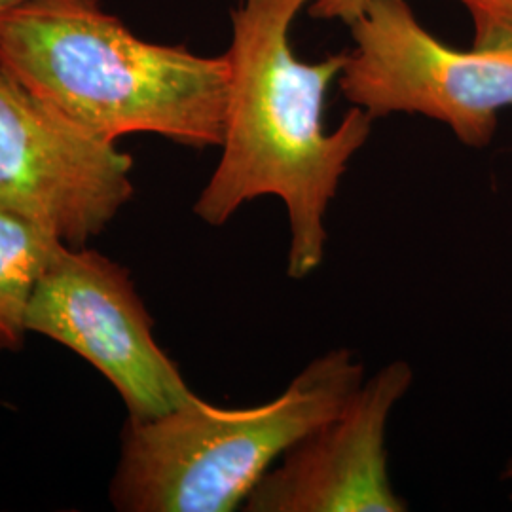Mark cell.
Masks as SVG:
<instances>
[{
	"label": "cell",
	"mask_w": 512,
	"mask_h": 512,
	"mask_svg": "<svg viewBox=\"0 0 512 512\" xmlns=\"http://www.w3.org/2000/svg\"><path fill=\"white\" fill-rule=\"evenodd\" d=\"M365 380L349 349L315 357L274 401L220 408L198 395L122 431L110 503L122 512H232L296 440L332 418Z\"/></svg>",
	"instance_id": "cell-3"
},
{
	"label": "cell",
	"mask_w": 512,
	"mask_h": 512,
	"mask_svg": "<svg viewBox=\"0 0 512 512\" xmlns=\"http://www.w3.org/2000/svg\"><path fill=\"white\" fill-rule=\"evenodd\" d=\"M366 0H311L310 16L315 19H338L351 25L361 18Z\"/></svg>",
	"instance_id": "cell-10"
},
{
	"label": "cell",
	"mask_w": 512,
	"mask_h": 512,
	"mask_svg": "<svg viewBox=\"0 0 512 512\" xmlns=\"http://www.w3.org/2000/svg\"><path fill=\"white\" fill-rule=\"evenodd\" d=\"M414 370L393 361L363 380L332 418L277 459L245 499L247 512H404L387 471L385 435Z\"/></svg>",
	"instance_id": "cell-7"
},
{
	"label": "cell",
	"mask_w": 512,
	"mask_h": 512,
	"mask_svg": "<svg viewBox=\"0 0 512 512\" xmlns=\"http://www.w3.org/2000/svg\"><path fill=\"white\" fill-rule=\"evenodd\" d=\"M471 16L476 50H511L512 0H456Z\"/></svg>",
	"instance_id": "cell-9"
},
{
	"label": "cell",
	"mask_w": 512,
	"mask_h": 512,
	"mask_svg": "<svg viewBox=\"0 0 512 512\" xmlns=\"http://www.w3.org/2000/svg\"><path fill=\"white\" fill-rule=\"evenodd\" d=\"M338 86L374 120L393 112L442 122L467 147H488L512 107L511 50L461 52L433 37L406 0H366L351 25Z\"/></svg>",
	"instance_id": "cell-4"
},
{
	"label": "cell",
	"mask_w": 512,
	"mask_h": 512,
	"mask_svg": "<svg viewBox=\"0 0 512 512\" xmlns=\"http://www.w3.org/2000/svg\"><path fill=\"white\" fill-rule=\"evenodd\" d=\"M27 329L97 368L133 420L162 416L196 397L158 346L128 270L93 249L59 245L33 294Z\"/></svg>",
	"instance_id": "cell-6"
},
{
	"label": "cell",
	"mask_w": 512,
	"mask_h": 512,
	"mask_svg": "<svg viewBox=\"0 0 512 512\" xmlns=\"http://www.w3.org/2000/svg\"><path fill=\"white\" fill-rule=\"evenodd\" d=\"M310 2L243 0L232 12L222 154L194 203L203 222L222 226L243 203L277 196L289 219L293 279H306L323 264L330 202L374 122L353 107L338 128L325 131V99L346 54L319 63L294 55L291 27Z\"/></svg>",
	"instance_id": "cell-1"
},
{
	"label": "cell",
	"mask_w": 512,
	"mask_h": 512,
	"mask_svg": "<svg viewBox=\"0 0 512 512\" xmlns=\"http://www.w3.org/2000/svg\"><path fill=\"white\" fill-rule=\"evenodd\" d=\"M63 241L0 209V353L19 351L38 281Z\"/></svg>",
	"instance_id": "cell-8"
},
{
	"label": "cell",
	"mask_w": 512,
	"mask_h": 512,
	"mask_svg": "<svg viewBox=\"0 0 512 512\" xmlns=\"http://www.w3.org/2000/svg\"><path fill=\"white\" fill-rule=\"evenodd\" d=\"M131 156L0 67V209L86 247L133 196Z\"/></svg>",
	"instance_id": "cell-5"
},
{
	"label": "cell",
	"mask_w": 512,
	"mask_h": 512,
	"mask_svg": "<svg viewBox=\"0 0 512 512\" xmlns=\"http://www.w3.org/2000/svg\"><path fill=\"white\" fill-rule=\"evenodd\" d=\"M0 67L95 137L156 133L220 147L230 67L133 35L99 0H33L0 14Z\"/></svg>",
	"instance_id": "cell-2"
},
{
	"label": "cell",
	"mask_w": 512,
	"mask_h": 512,
	"mask_svg": "<svg viewBox=\"0 0 512 512\" xmlns=\"http://www.w3.org/2000/svg\"><path fill=\"white\" fill-rule=\"evenodd\" d=\"M27 2H33V0H0V14L8 12V10H14L18 6H23Z\"/></svg>",
	"instance_id": "cell-11"
},
{
	"label": "cell",
	"mask_w": 512,
	"mask_h": 512,
	"mask_svg": "<svg viewBox=\"0 0 512 512\" xmlns=\"http://www.w3.org/2000/svg\"><path fill=\"white\" fill-rule=\"evenodd\" d=\"M503 478L505 480H509V482H512V459L509 461V465H507V469L503 471ZM511 501H512V494H511Z\"/></svg>",
	"instance_id": "cell-12"
}]
</instances>
